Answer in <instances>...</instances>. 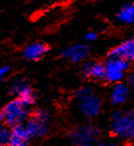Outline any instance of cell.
<instances>
[{"mask_svg":"<svg viewBox=\"0 0 134 146\" xmlns=\"http://www.w3.org/2000/svg\"><path fill=\"white\" fill-rule=\"evenodd\" d=\"M130 90H129L128 86L125 83H117L112 86L110 90V102L114 106H123L128 102L129 98H130Z\"/></svg>","mask_w":134,"mask_h":146,"instance_id":"12","label":"cell"},{"mask_svg":"<svg viewBox=\"0 0 134 146\" xmlns=\"http://www.w3.org/2000/svg\"><path fill=\"white\" fill-rule=\"evenodd\" d=\"M102 108V98L98 94H94L82 102H78V110L82 116L94 118L100 113Z\"/></svg>","mask_w":134,"mask_h":146,"instance_id":"7","label":"cell"},{"mask_svg":"<svg viewBox=\"0 0 134 146\" xmlns=\"http://www.w3.org/2000/svg\"><path fill=\"white\" fill-rule=\"evenodd\" d=\"M80 73L86 79L104 81V74H105L104 63L98 61H88L82 65Z\"/></svg>","mask_w":134,"mask_h":146,"instance_id":"10","label":"cell"},{"mask_svg":"<svg viewBox=\"0 0 134 146\" xmlns=\"http://www.w3.org/2000/svg\"><path fill=\"white\" fill-rule=\"evenodd\" d=\"M9 133L10 130L7 126H5L4 124L0 125V145L7 144L8 139H9Z\"/></svg>","mask_w":134,"mask_h":146,"instance_id":"16","label":"cell"},{"mask_svg":"<svg viewBox=\"0 0 134 146\" xmlns=\"http://www.w3.org/2000/svg\"><path fill=\"white\" fill-rule=\"evenodd\" d=\"M96 146H121L120 144L113 141H106V142H98Z\"/></svg>","mask_w":134,"mask_h":146,"instance_id":"20","label":"cell"},{"mask_svg":"<svg viewBox=\"0 0 134 146\" xmlns=\"http://www.w3.org/2000/svg\"><path fill=\"white\" fill-rule=\"evenodd\" d=\"M115 20L121 24H132L134 22V3H124L118 10Z\"/></svg>","mask_w":134,"mask_h":146,"instance_id":"14","label":"cell"},{"mask_svg":"<svg viewBox=\"0 0 134 146\" xmlns=\"http://www.w3.org/2000/svg\"><path fill=\"white\" fill-rule=\"evenodd\" d=\"M49 52V47L45 43L36 42L26 46L22 51V56L27 61H39Z\"/></svg>","mask_w":134,"mask_h":146,"instance_id":"13","label":"cell"},{"mask_svg":"<svg viewBox=\"0 0 134 146\" xmlns=\"http://www.w3.org/2000/svg\"><path fill=\"white\" fill-rule=\"evenodd\" d=\"M30 141L31 137L24 124L11 127L7 142L8 146H28Z\"/></svg>","mask_w":134,"mask_h":146,"instance_id":"11","label":"cell"},{"mask_svg":"<svg viewBox=\"0 0 134 146\" xmlns=\"http://www.w3.org/2000/svg\"><path fill=\"white\" fill-rule=\"evenodd\" d=\"M1 124H4V117H3V114H2L1 110H0V125Z\"/></svg>","mask_w":134,"mask_h":146,"instance_id":"21","label":"cell"},{"mask_svg":"<svg viewBox=\"0 0 134 146\" xmlns=\"http://www.w3.org/2000/svg\"><path fill=\"white\" fill-rule=\"evenodd\" d=\"M10 94L15 96L17 100H19L29 108L35 104L37 100L36 92L33 90L30 82L24 78H19L11 84Z\"/></svg>","mask_w":134,"mask_h":146,"instance_id":"6","label":"cell"},{"mask_svg":"<svg viewBox=\"0 0 134 146\" xmlns=\"http://www.w3.org/2000/svg\"><path fill=\"white\" fill-rule=\"evenodd\" d=\"M126 85L128 86L129 90H130V94H132L133 98H134V72H132V73L128 75L127 81H126Z\"/></svg>","mask_w":134,"mask_h":146,"instance_id":"17","label":"cell"},{"mask_svg":"<svg viewBox=\"0 0 134 146\" xmlns=\"http://www.w3.org/2000/svg\"><path fill=\"white\" fill-rule=\"evenodd\" d=\"M1 112L4 117V125L9 127L24 124L30 116L29 106H25L17 98L6 104V106L1 110Z\"/></svg>","mask_w":134,"mask_h":146,"instance_id":"4","label":"cell"},{"mask_svg":"<svg viewBox=\"0 0 134 146\" xmlns=\"http://www.w3.org/2000/svg\"><path fill=\"white\" fill-rule=\"evenodd\" d=\"M10 72V68L7 67V66H4V67L0 68V85L3 83L4 79L7 76V74Z\"/></svg>","mask_w":134,"mask_h":146,"instance_id":"19","label":"cell"},{"mask_svg":"<svg viewBox=\"0 0 134 146\" xmlns=\"http://www.w3.org/2000/svg\"><path fill=\"white\" fill-rule=\"evenodd\" d=\"M50 112L45 108H36L32 114H30L29 118L24 123V126L28 131L31 139L40 138L48 134L50 131Z\"/></svg>","mask_w":134,"mask_h":146,"instance_id":"2","label":"cell"},{"mask_svg":"<svg viewBox=\"0 0 134 146\" xmlns=\"http://www.w3.org/2000/svg\"><path fill=\"white\" fill-rule=\"evenodd\" d=\"M107 58H118L134 62V39H126L107 53Z\"/></svg>","mask_w":134,"mask_h":146,"instance_id":"9","label":"cell"},{"mask_svg":"<svg viewBox=\"0 0 134 146\" xmlns=\"http://www.w3.org/2000/svg\"><path fill=\"white\" fill-rule=\"evenodd\" d=\"M104 67V81L114 85L122 82L126 72L130 69V63L118 58H106Z\"/></svg>","mask_w":134,"mask_h":146,"instance_id":"5","label":"cell"},{"mask_svg":"<svg viewBox=\"0 0 134 146\" xmlns=\"http://www.w3.org/2000/svg\"><path fill=\"white\" fill-rule=\"evenodd\" d=\"M133 39H134V36H133Z\"/></svg>","mask_w":134,"mask_h":146,"instance_id":"24","label":"cell"},{"mask_svg":"<svg viewBox=\"0 0 134 146\" xmlns=\"http://www.w3.org/2000/svg\"><path fill=\"white\" fill-rule=\"evenodd\" d=\"M110 133L117 139L134 142V110H116L110 116Z\"/></svg>","mask_w":134,"mask_h":146,"instance_id":"1","label":"cell"},{"mask_svg":"<svg viewBox=\"0 0 134 146\" xmlns=\"http://www.w3.org/2000/svg\"><path fill=\"white\" fill-rule=\"evenodd\" d=\"M98 33L94 32V31H90V32H88L86 35L84 36V40L86 42H94L98 39Z\"/></svg>","mask_w":134,"mask_h":146,"instance_id":"18","label":"cell"},{"mask_svg":"<svg viewBox=\"0 0 134 146\" xmlns=\"http://www.w3.org/2000/svg\"><path fill=\"white\" fill-rule=\"evenodd\" d=\"M101 137V130L92 122L80 123L70 133V140L75 145H96Z\"/></svg>","mask_w":134,"mask_h":146,"instance_id":"3","label":"cell"},{"mask_svg":"<svg viewBox=\"0 0 134 146\" xmlns=\"http://www.w3.org/2000/svg\"><path fill=\"white\" fill-rule=\"evenodd\" d=\"M75 146H96V145H75Z\"/></svg>","mask_w":134,"mask_h":146,"instance_id":"22","label":"cell"},{"mask_svg":"<svg viewBox=\"0 0 134 146\" xmlns=\"http://www.w3.org/2000/svg\"><path fill=\"white\" fill-rule=\"evenodd\" d=\"M0 146H8V144H1Z\"/></svg>","mask_w":134,"mask_h":146,"instance_id":"23","label":"cell"},{"mask_svg":"<svg viewBox=\"0 0 134 146\" xmlns=\"http://www.w3.org/2000/svg\"><path fill=\"white\" fill-rule=\"evenodd\" d=\"M90 49L88 45L78 43L66 48L61 53V56L62 58L68 60L72 63H80L88 58V56L90 55Z\"/></svg>","mask_w":134,"mask_h":146,"instance_id":"8","label":"cell"},{"mask_svg":"<svg viewBox=\"0 0 134 146\" xmlns=\"http://www.w3.org/2000/svg\"><path fill=\"white\" fill-rule=\"evenodd\" d=\"M96 92L94 90V87L92 86H84V87L80 88L79 90L76 92L75 94V98L77 100V102H82V100H86V98H90V96L96 94Z\"/></svg>","mask_w":134,"mask_h":146,"instance_id":"15","label":"cell"}]
</instances>
